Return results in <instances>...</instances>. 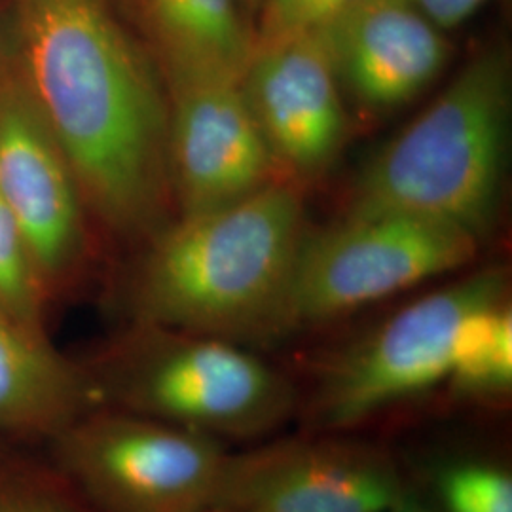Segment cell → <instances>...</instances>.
<instances>
[{
	"instance_id": "1",
	"label": "cell",
	"mask_w": 512,
	"mask_h": 512,
	"mask_svg": "<svg viewBox=\"0 0 512 512\" xmlns=\"http://www.w3.org/2000/svg\"><path fill=\"white\" fill-rule=\"evenodd\" d=\"M19 71L95 226L141 245L175 217L167 90L114 0H12Z\"/></svg>"
},
{
	"instance_id": "2",
	"label": "cell",
	"mask_w": 512,
	"mask_h": 512,
	"mask_svg": "<svg viewBox=\"0 0 512 512\" xmlns=\"http://www.w3.org/2000/svg\"><path fill=\"white\" fill-rule=\"evenodd\" d=\"M304 186L279 179L241 202L173 217L122 285L128 323L217 336L279 340L294 260L308 232Z\"/></svg>"
},
{
	"instance_id": "3",
	"label": "cell",
	"mask_w": 512,
	"mask_h": 512,
	"mask_svg": "<svg viewBox=\"0 0 512 512\" xmlns=\"http://www.w3.org/2000/svg\"><path fill=\"white\" fill-rule=\"evenodd\" d=\"M511 107V54L492 44L366 165L346 215H418L482 241L503 200Z\"/></svg>"
},
{
	"instance_id": "4",
	"label": "cell",
	"mask_w": 512,
	"mask_h": 512,
	"mask_svg": "<svg viewBox=\"0 0 512 512\" xmlns=\"http://www.w3.org/2000/svg\"><path fill=\"white\" fill-rule=\"evenodd\" d=\"M82 363L101 406L217 440L266 437L300 408L285 374L217 336L128 323Z\"/></svg>"
},
{
	"instance_id": "5",
	"label": "cell",
	"mask_w": 512,
	"mask_h": 512,
	"mask_svg": "<svg viewBox=\"0 0 512 512\" xmlns=\"http://www.w3.org/2000/svg\"><path fill=\"white\" fill-rule=\"evenodd\" d=\"M505 294V270L486 268L391 315L321 370L304 406L311 433L348 435L444 384L463 321Z\"/></svg>"
},
{
	"instance_id": "6",
	"label": "cell",
	"mask_w": 512,
	"mask_h": 512,
	"mask_svg": "<svg viewBox=\"0 0 512 512\" xmlns=\"http://www.w3.org/2000/svg\"><path fill=\"white\" fill-rule=\"evenodd\" d=\"M480 239L448 222L406 213H365L306 232L279 321V340L456 272Z\"/></svg>"
},
{
	"instance_id": "7",
	"label": "cell",
	"mask_w": 512,
	"mask_h": 512,
	"mask_svg": "<svg viewBox=\"0 0 512 512\" xmlns=\"http://www.w3.org/2000/svg\"><path fill=\"white\" fill-rule=\"evenodd\" d=\"M46 450L97 512L207 511L226 459L220 440L112 406L93 408Z\"/></svg>"
},
{
	"instance_id": "8",
	"label": "cell",
	"mask_w": 512,
	"mask_h": 512,
	"mask_svg": "<svg viewBox=\"0 0 512 512\" xmlns=\"http://www.w3.org/2000/svg\"><path fill=\"white\" fill-rule=\"evenodd\" d=\"M0 198L18 222L48 306L78 287L95 220L73 164L16 69L0 82Z\"/></svg>"
},
{
	"instance_id": "9",
	"label": "cell",
	"mask_w": 512,
	"mask_h": 512,
	"mask_svg": "<svg viewBox=\"0 0 512 512\" xmlns=\"http://www.w3.org/2000/svg\"><path fill=\"white\" fill-rule=\"evenodd\" d=\"M408 482L384 450L313 433L226 454L211 509L230 512H385Z\"/></svg>"
},
{
	"instance_id": "10",
	"label": "cell",
	"mask_w": 512,
	"mask_h": 512,
	"mask_svg": "<svg viewBox=\"0 0 512 512\" xmlns=\"http://www.w3.org/2000/svg\"><path fill=\"white\" fill-rule=\"evenodd\" d=\"M239 82L194 78L165 84L175 217L215 211L285 179Z\"/></svg>"
},
{
	"instance_id": "11",
	"label": "cell",
	"mask_w": 512,
	"mask_h": 512,
	"mask_svg": "<svg viewBox=\"0 0 512 512\" xmlns=\"http://www.w3.org/2000/svg\"><path fill=\"white\" fill-rule=\"evenodd\" d=\"M239 84L285 179L306 186L336 164L349 122L323 27L253 50Z\"/></svg>"
},
{
	"instance_id": "12",
	"label": "cell",
	"mask_w": 512,
	"mask_h": 512,
	"mask_svg": "<svg viewBox=\"0 0 512 512\" xmlns=\"http://www.w3.org/2000/svg\"><path fill=\"white\" fill-rule=\"evenodd\" d=\"M323 31L342 90L370 112L418 97L452 57L446 33L408 0H353Z\"/></svg>"
},
{
	"instance_id": "13",
	"label": "cell",
	"mask_w": 512,
	"mask_h": 512,
	"mask_svg": "<svg viewBox=\"0 0 512 512\" xmlns=\"http://www.w3.org/2000/svg\"><path fill=\"white\" fill-rule=\"evenodd\" d=\"M97 406L82 361L55 348L50 332L0 315V444L46 448Z\"/></svg>"
},
{
	"instance_id": "14",
	"label": "cell",
	"mask_w": 512,
	"mask_h": 512,
	"mask_svg": "<svg viewBox=\"0 0 512 512\" xmlns=\"http://www.w3.org/2000/svg\"><path fill=\"white\" fill-rule=\"evenodd\" d=\"M165 84L194 78L241 80L255 31L239 0H114Z\"/></svg>"
},
{
	"instance_id": "15",
	"label": "cell",
	"mask_w": 512,
	"mask_h": 512,
	"mask_svg": "<svg viewBox=\"0 0 512 512\" xmlns=\"http://www.w3.org/2000/svg\"><path fill=\"white\" fill-rule=\"evenodd\" d=\"M454 395L495 399L511 393L512 311L501 300L473 311L459 329L450 374Z\"/></svg>"
},
{
	"instance_id": "16",
	"label": "cell",
	"mask_w": 512,
	"mask_h": 512,
	"mask_svg": "<svg viewBox=\"0 0 512 512\" xmlns=\"http://www.w3.org/2000/svg\"><path fill=\"white\" fill-rule=\"evenodd\" d=\"M0 512H97L48 458L0 444Z\"/></svg>"
},
{
	"instance_id": "17",
	"label": "cell",
	"mask_w": 512,
	"mask_h": 512,
	"mask_svg": "<svg viewBox=\"0 0 512 512\" xmlns=\"http://www.w3.org/2000/svg\"><path fill=\"white\" fill-rule=\"evenodd\" d=\"M48 313L50 306L18 222L0 198V315L50 332Z\"/></svg>"
},
{
	"instance_id": "18",
	"label": "cell",
	"mask_w": 512,
	"mask_h": 512,
	"mask_svg": "<svg viewBox=\"0 0 512 512\" xmlns=\"http://www.w3.org/2000/svg\"><path fill=\"white\" fill-rule=\"evenodd\" d=\"M444 512H512V476L490 459H456L435 476Z\"/></svg>"
},
{
	"instance_id": "19",
	"label": "cell",
	"mask_w": 512,
	"mask_h": 512,
	"mask_svg": "<svg viewBox=\"0 0 512 512\" xmlns=\"http://www.w3.org/2000/svg\"><path fill=\"white\" fill-rule=\"evenodd\" d=\"M353 0H262L255 19V48L319 29Z\"/></svg>"
},
{
	"instance_id": "20",
	"label": "cell",
	"mask_w": 512,
	"mask_h": 512,
	"mask_svg": "<svg viewBox=\"0 0 512 512\" xmlns=\"http://www.w3.org/2000/svg\"><path fill=\"white\" fill-rule=\"evenodd\" d=\"M444 33L458 29L478 14L490 0H408Z\"/></svg>"
},
{
	"instance_id": "21",
	"label": "cell",
	"mask_w": 512,
	"mask_h": 512,
	"mask_svg": "<svg viewBox=\"0 0 512 512\" xmlns=\"http://www.w3.org/2000/svg\"><path fill=\"white\" fill-rule=\"evenodd\" d=\"M19 61L18 23L12 0H0V82Z\"/></svg>"
},
{
	"instance_id": "22",
	"label": "cell",
	"mask_w": 512,
	"mask_h": 512,
	"mask_svg": "<svg viewBox=\"0 0 512 512\" xmlns=\"http://www.w3.org/2000/svg\"><path fill=\"white\" fill-rule=\"evenodd\" d=\"M385 512H433L414 486H406L399 499Z\"/></svg>"
},
{
	"instance_id": "23",
	"label": "cell",
	"mask_w": 512,
	"mask_h": 512,
	"mask_svg": "<svg viewBox=\"0 0 512 512\" xmlns=\"http://www.w3.org/2000/svg\"><path fill=\"white\" fill-rule=\"evenodd\" d=\"M239 4H241V10H243L245 18L249 19V23L253 25V31H255L256 14L260 10L262 0H239Z\"/></svg>"
},
{
	"instance_id": "24",
	"label": "cell",
	"mask_w": 512,
	"mask_h": 512,
	"mask_svg": "<svg viewBox=\"0 0 512 512\" xmlns=\"http://www.w3.org/2000/svg\"><path fill=\"white\" fill-rule=\"evenodd\" d=\"M203 512H230V511H222V509H207V511Z\"/></svg>"
}]
</instances>
